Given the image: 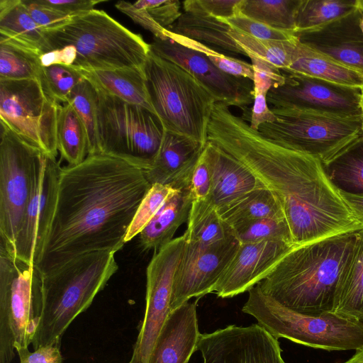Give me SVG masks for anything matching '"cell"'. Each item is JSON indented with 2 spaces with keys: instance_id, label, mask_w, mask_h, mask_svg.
<instances>
[{
  "instance_id": "obj_1",
  "label": "cell",
  "mask_w": 363,
  "mask_h": 363,
  "mask_svg": "<svg viewBox=\"0 0 363 363\" xmlns=\"http://www.w3.org/2000/svg\"><path fill=\"white\" fill-rule=\"evenodd\" d=\"M151 186L143 169L101 153L62 168L37 268L45 274L87 253L120 250Z\"/></svg>"
},
{
  "instance_id": "obj_2",
  "label": "cell",
  "mask_w": 363,
  "mask_h": 363,
  "mask_svg": "<svg viewBox=\"0 0 363 363\" xmlns=\"http://www.w3.org/2000/svg\"><path fill=\"white\" fill-rule=\"evenodd\" d=\"M358 232L296 246L257 286L294 311L313 315L333 312L339 281Z\"/></svg>"
},
{
  "instance_id": "obj_3",
  "label": "cell",
  "mask_w": 363,
  "mask_h": 363,
  "mask_svg": "<svg viewBox=\"0 0 363 363\" xmlns=\"http://www.w3.org/2000/svg\"><path fill=\"white\" fill-rule=\"evenodd\" d=\"M114 254L87 253L43 274L41 315L32 342L33 350L60 347L70 324L91 306L118 270Z\"/></svg>"
},
{
  "instance_id": "obj_4",
  "label": "cell",
  "mask_w": 363,
  "mask_h": 363,
  "mask_svg": "<svg viewBox=\"0 0 363 363\" xmlns=\"http://www.w3.org/2000/svg\"><path fill=\"white\" fill-rule=\"evenodd\" d=\"M45 35L51 51L73 46L77 57L72 65L81 69L144 71L151 50L140 35L95 9Z\"/></svg>"
},
{
  "instance_id": "obj_5",
  "label": "cell",
  "mask_w": 363,
  "mask_h": 363,
  "mask_svg": "<svg viewBox=\"0 0 363 363\" xmlns=\"http://www.w3.org/2000/svg\"><path fill=\"white\" fill-rule=\"evenodd\" d=\"M144 73L151 104L164 130L206 145L216 103L212 94L181 66L152 50Z\"/></svg>"
},
{
  "instance_id": "obj_6",
  "label": "cell",
  "mask_w": 363,
  "mask_h": 363,
  "mask_svg": "<svg viewBox=\"0 0 363 363\" xmlns=\"http://www.w3.org/2000/svg\"><path fill=\"white\" fill-rule=\"evenodd\" d=\"M242 311L277 340L286 338L328 351L357 350L363 346V322L333 312L306 315L294 311L265 295L256 285Z\"/></svg>"
},
{
  "instance_id": "obj_7",
  "label": "cell",
  "mask_w": 363,
  "mask_h": 363,
  "mask_svg": "<svg viewBox=\"0 0 363 363\" xmlns=\"http://www.w3.org/2000/svg\"><path fill=\"white\" fill-rule=\"evenodd\" d=\"M96 90L99 153L123 160L144 171L150 169L165 131L157 116L142 106Z\"/></svg>"
},
{
  "instance_id": "obj_8",
  "label": "cell",
  "mask_w": 363,
  "mask_h": 363,
  "mask_svg": "<svg viewBox=\"0 0 363 363\" xmlns=\"http://www.w3.org/2000/svg\"><path fill=\"white\" fill-rule=\"evenodd\" d=\"M43 274L0 244V363H11L16 346L28 347L42 308Z\"/></svg>"
},
{
  "instance_id": "obj_9",
  "label": "cell",
  "mask_w": 363,
  "mask_h": 363,
  "mask_svg": "<svg viewBox=\"0 0 363 363\" xmlns=\"http://www.w3.org/2000/svg\"><path fill=\"white\" fill-rule=\"evenodd\" d=\"M273 123L258 131L278 144L321 162L330 158L361 135L362 117H347L299 108H272Z\"/></svg>"
},
{
  "instance_id": "obj_10",
  "label": "cell",
  "mask_w": 363,
  "mask_h": 363,
  "mask_svg": "<svg viewBox=\"0 0 363 363\" xmlns=\"http://www.w3.org/2000/svg\"><path fill=\"white\" fill-rule=\"evenodd\" d=\"M43 154L1 121L0 243L7 249L19 230Z\"/></svg>"
},
{
  "instance_id": "obj_11",
  "label": "cell",
  "mask_w": 363,
  "mask_h": 363,
  "mask_svg": "<svg viewBox=\"0 0 363 363\" xmlns=\"http://www.w3.org/2000/svg\"><path fill=\"white\" fill-rule=\"evenodd\" d=\"M56 102L38 79L0 80V121L46 155L56 158Z\"/></svg>"
},
{
  "instance_id": "obj_12",
  "label": "cell",
  "mask_w": 363,
  "mask_h": 363,
  "mask_svg": "<svg viewBox=\"0 0 363 363\" xmlns=\"http://www.w3.org/2000/svg\"><path fill=\"white\" fill-rule=\"evenodd\" d=\"M184 235L174 238L154 253L146 271V305L143 320L128 363H148L168 318L174 274L185 247Z\"/></svg>"
},
{
  "instance_id": "obj_13",
  "label": "cell",
  "mask_w": 363,
  "mask_h": 363,
  "mask_svg": "<svg viewBox=\"0 0 363 363\" xmlns=\"http://www.w3.org/2000/svg\"><path fill=\"white\" fill-rule=\"evenodd\" d=\"M61 169L56 158L42 155L13 245L7 249L2 244L16 257L28 264L36 265L43 251L55 209Z\"/></svg>"
},
{
  "instance_id": "obj_14",
  "label": "cell",
  "mask_w": 363,
  "mask_h": 363,
  "mask_svg": "<svg viewBox=\"0 0 363 363\" xmlns=\"http://www.w3.org/2000/svg\"><path fill=\"white\" fill-rule=\"evenodd\" d=\"M282 73L284 83L272 88L267 95L272 108H299L362 117L361 88L345 86L296 73Z\"/></svg>"
},
{
  "instance_id": "obj_15",
  "label": "cell",
  "mask_w": 363,
  "mask_h": 363,
  "mask_svg": "<svg viewBox=\"0 0 363 363\" xmlns=\"http://www.w3.org/2000/svg\"><path fill=\"white\" fill-rule=\"evenodd\" d=\"M240 245L236 236L211 245L186 242L174 277L171 312L193 297L213 292Z\"/></svg>"
},
{
  "instance_id": "obj_16",
  "label": "cell",
  "mask_w": 363,
  "mask_h": 363,
  "mask_svg": "<svg viewBox=\"0 0 363 363\" xmlns=\"http://www.w3.org/2000/svg\"><path fill=\"white\" fill-rule=\"evenodd\" d=\"M197 351L203 363H286L278 340L259 324L201 334Z\"/></svg>"
},
{
  "instance_id": "obj_17",
  "label": "cell",
  "mask_w": 363,
  "mask_h": 363,
  "mask_svg": "<svg viewBox=\"0 0 363 363\" xmlns=\"http://www.w3.org/2000/svg\"><path fill=\"white\" fill-rule=\"evenodd\" d=\"M152 52L181 66L198 79L214 96L216 102L237 106L243 111L254 101L253 82L246 78L228 75L216 67L201 52L167 38H154Z\"/></svg>"
},
{
  "instance_id": "obj_18",
  "label": "cell",
  "mask_w": 363,
  "mask_h": 363,
  "mask_svg": "<svg viewBox=\"0 0 363 363\" xmlns=\"http://www.w3.org/2000/svg\"><path fill=\"white\" fill-rule=\"evenodd\" d=\"M296 246L294 243L276 240L240 243L213 292L218 297L230 298L248 291L264 279Z\"/></svg>"
},
{
  "instance_id": "obj_19",
  "label": "cell",
  "mask_w": 363,
  "mask_h": 363,
  "mask_svg": "<svg viewBox=\"0 0 363 363\" xmlns=\"http://www.w3.org/2000/svg\"><path fill=\"white\" fill-rule=\"evenodd\" d=\"M361 11L351 13L320 28L294 33L309 49L363 74V33Z\"/></svg>"
},
{
  "instance_id": "obj_20",
  "label": "cell",
  "mask_w": 363,
  "mask_h": 363,
  "mask_svg": "<svg viewBox=\"0 0 363 363\" xmlns=\"http://www.w3.org/2000/svg\"><path fill=\"white\" fill-rule=\"evenodd\" d=\"M201 335L196 305L188 301L169 313L148 363H188Z\"/></svg>"
},
{
  "instance_id": "obj_21",
  "label": "cell",
  "mask_w": 363,
  "mask_h": 363,
  "mask_svg": "<svg viewBox=\"0 0 363 363\" xmlns=\"http://www.w3.org/2000/svg\"><path fill=\"white\" fill-rule=\"evenodd\" d=\"M203 152L211 175V197L217 210L264 186L246 166L213 143L207 142Z\"/></svg>"
},
{
  "instance_id": "obj_22",
  "label": "cell",
  "mask_w": 363,
  "mask_h": 363,
  "mask_svg": "<svg viewBox=\"0 0 363 363\" xmlns=\"http://www.w3.org/2000/svg\"><path fill=\"white\" fill-rule=\"evenodd\" d=\"M205 145L189 138L164 131L159 152L150 169L145 170L151 185L172 186L189 182L191 174Z\"/></svg>"
},
{
  "instance_id": "obj_23",
  "label": "cell",
  "mask_w": 363,
  "mask_h": 363,
  "mask_svg": "<svg viewBox=\"0 0 363 363\" xmlns=\"http://www.w3.org/2000/svg\"><path fill=\"white\" fill-rule=\"evenodd\" d=\"M193 201L189 183L177 187L139 234L142 249L155 253L170 242L179 227L188 221Z\"/></svg>"
},
{
  "instance_id": "obj_24",
  "label": "cell",
  "mask_w": 363,
  "mask_h": 363,
  "mask_svg": "<svg viewBox=\"0 0 363 363\" xmlns=\"http://www.w3.org/2000/svg\"><path fill=\"white\" fill-rule=\"evenodd\" d=\"M0 43H9L40 55L50 52L45 32L28 13L22 0L0 1Z\"/></svg>"
},
{
  "instance_id": "obj_25",
  "label": "cell",
  "mask_w": 363,
  "mask_h": 363,
  "mask_svg": "<svg viewBox=\"0 0 363 363\" xmlns=\"http://www.w3.org/2000/svg\"><path fill=\"white\" fill-rule=\"evenodd\" d=\"M75 68L96 89L127 102L142 106L155 113L147 90L144 71L130 68L113 69Z\"/></svg>"
},
{
  "instance_id": "obj_26",
  "label": "cell",
  "mask_w": 363,
  "mask_h": 363,
  "mask_svg": "<svg viewBox=\"0 0 363 363\" xmlns=\"http://www.w3.org/2000/svg\"><path fill=\"white\" fill-rule=\"evenodd\" d=\"M281 71L315 77L345 86L363 88L362 73L309 49L298 40L289 67Z\"/></svg>"
},
{
  "instance_id": "obj_27",
  "label": "cell",
  "mask_w": 363,
  "mask_h": 363,
  "mask_svg": "<svg viewBox=\"0 0 363 363\" xmlns=\"http://www.w3.org/2000/svg\"><path fill=\"white\" fill-rule=\"evenodd\" d=\"M230 26L218 18L184 12L167 29L223 52L247 56L242 48L230 36Z\"/></svg>"
},
{
  "instance_id": "obj_28",
  "label": "cell",
  "mask_w": 363,
  "mask_h": 363,
  "mask_svg": "<svg viewBox=\"0 0 363 363\" xmlns=\"http://www.w3.org/2000/svg\"><path fill=\"white\" fill-rule=\"evenodd\" d=\"M333 313L363 322V229L340 277Z\"/></svg>"
},
{
  "instance_id": "obj_29",
  "label": "cell",
  "mask_w": 363,
  "mask_h": 363,
  "mask_svg": "<svg viewBox=\"0 0 363 363\" xmlns=\"http://www.w3.org/2000/svg\"><path fill=\"white\" fill-rule=\"evenodd\" d=\"M218 211L235 234L262 218H285L278 200L265 186L251 191Z\"/></svg>"
},
{
  "instance_id": "obj_30",
  "label": "cell",
  "mask_w": 363,
  "mask_h": 363,
  "mask_svg": "<svg viewBox=\"0 0 363 363\" xmlns=\"http://www.w3.org/2000/svg\"><path fill=\"white\" fill-rule=\"evenodd\" d=\"M322 164L339 191L363 195V133Z\"/></svg>"
},
{
  "instance_id": "obj_31",
  "label": "cell",
  "mask_w": 363,
  "mask_h": 363,
  "mask_svg": "<svg viewBox=\"0 0 363 363\" xmlns=\"http://www.w3.org/2000/svg\"><path fill=\"white\" fill-rule=\"evenodd\" d=\"M184 235L187 242L211 245L236 234L221 218L211 197L207 200L193 201Z\"/></svg>"
},
{
  "instance_id": "obj_32",
  "label": "cell",
  "mask_w": 363,
  "mask_h": 363,
  "mask_svg": "<svg viewBox=\"0 0 363 363\" xmlns=\"http://www.w3.org/2000/svg\"><path fill=\"white\" fill-rule=\"evenodd\" d=\"M57 145L61 157L76 165L89 155V139L86 128L68 102L59 106L57 121Z\"/></svg>"
},
{
  "instance_id": "obj_33",
  "label": "cell",
  "mask_w": 363,
  "mask_h": 363,
  "mask_svg": "<svg viewBox=\"0 0 363 363\" xmlns=\"http://www.w3.org/2000/svg\"><path fill=\"white\" fill-rule=\"evenodd\" d=\"M301 0H241L239 13L272 28L294 33Z\"/></svg>"
},
{
  "instance_id": "obj_34",
  "label": "cell",
  "mask_w": 363,
  "mask_h": 363,
  "mask_svg": "<svg viewBox=\"0 0 363 363\" xmlns=\"http://www.w3.org/2000/svg\"><path fill=\"white\" fill-rule=\"evenodd\" d=\"M357 0H301L296 32L313 30L353 11Z\"/></svg>"
},
{
  "instance_id": "obj_35",
  "label": "cell",
  "mask_w": 363,
  "mask_h": 363,
  "mask_svg": "<svg viewBox=\"0 0 363 363\" xmlns=\"http://www.w3.org/2000/svg\"><path fill=\"white\" fill-rule=\"evenodd\" d=\"M230 36L245 51L247 57H258L279 68L287 69L297 44V38L292 40H266L248 35L231 27Z\"/></svg>"
},
{
  "instance_id": "obj_36",
  "label": "cell",
  "mask_w": 363,
  "mask_h": 363,
  "mask_svg": "<svg viewBox=\"0 0 363 363\" xmlns=\"http://www.w3.org/2000/svg\"><path fill=\"white\" fill-rule=\"evenodd\" d=\"M41 55L9 43H0V80H40Z\"/></svg>"
},
{
  "instance_id": "obj_37",
  "label": "cell",
  "mask_w": 363,
  "mask_h": 363,
  "mask_svg": "<svg viewBox=\"0 0 363 363\" xmlns=\"http://www.w3.org/2000/svg\"><path fill=\"white\" fill-rule=\"evenodd\" d=\"M67 102L72 105L86 128L89 139V155L98 154L97 93L95 87L84 78L72 89Z\"/></svg>"
},
{
  "instance_id": "obj_38",
  "label": "cell",
  "mask_w": 363,
  "mask_h": 363,
  "mask_svg": "<svg viewBox=\"0 0 363 363\" xmlns=\"http://www.w3.org/2000/svg\"><path fill=\"white\" fill-rule=\"evenodd\" d=\"M164 34L167 38L182 45L201 52L223 72L236 77L246 78L253 82L254 68L251 63L223 54L211 46L172 33L167 28L164 29Z\"/></svg>"
},
{
  "instance_id": "obj_39",
  "label": "cell",
  "mask_w": 363,
  "mask_h": 363,
  "mask_svg": "<svg viewBox=\"0 0 363 363\" xmlns=\"http://www.w3.org/2000/svg\"><path fill=\"white\" fill-rule=\"evenodd\" d=\"M84 79L73 65L42 66L40 81L45 91L56 102L67 103L72 89Z\"/></svg>"
},
{
  "instance_id": "obj_40",
  "label": "cell",
  "mask_w": 363,
  "mask_h": 363,
  "mask_svg": "<svg viewBox=\"0 0 363 363\" xmlns=\"http://www.w3.org/2000/svg\"><path fill=\"white\" fill-rule=\"evenodd\" d=\"M175 190L176 188L171 185H152L134 216L125 237V243L140 233Z\"/></svg>"
},
{
  "instance_id": "obj_41",
  "label": "cell",
  "mask_w": 363,
  "mask_h": 363,
  "mask_svg": "<svg viewBox=\"0 0 363 363\" xmlns=\"http://www.w3.org/2000/svg\"><path fill=\"white\" fill-rule=\"evenodd\" d=\"M236 236L240 243L264 240L294 243L290 228L285 218L260 219L238 233Z\"/></svg>"
},
{
  "instance_id": "obj_42",
  "label": "cell",
  "mask_w": 363,
  "mask_h": 363,
  "mask_svg": "<svg viewBox=\"0 0 363 363\" xmlns=\"http://www.w3.org/2000/svg\"><path fill=\"white\" fill-rule=\"evenodd\" d=\"M220 20L231 27L257 39L266 40H292L296 39L294 33L276 30L240 13L233 17Z\"/></svg>"
},
{
  "instance_id": "obj_43",
  "label": "cell",
  "mask_w": 363,
  "mask_h": 363,
  "mask_svg": "<svg viewBox=\"0 0 363 363\" xmlns=\"http://www.w3.org/2000/svg\"><path fill=\"white\" fill-rule=\"evenodd\" d=\"M248 57L254 68L253 94L267 95L272 88L284 83L285 76L279 68L258 57L250 55Z\"/></svg>"
},
{
  "instance_id": "obj_44",
  "label": "cell",
  "mask_w": 363,
  "mask_h": 363,
  "mask_svg": "<svg viewBox=\"0 0 363 363\" xmlns=\"http://www.w3.org/2000/svg\"><path fill=\"white\" fill-rule=\"evenodd\" d=\"M241 0H187L182 2L184 12L206 15L220 19L233 17L239 13Z\"/></svg>"
},
{
  "instance_id": "obj_45",
  "label": "cell",
  "mask_w": 363,
  "mask_h": 363,
  "mask_svg": "<svg viewBox=\"0 0 363 363\" xmlns=\"http://www.w3.org/2000/svg\"><path fill=\"white\" fill-rule=\"evenodd\" d=\"M28 13L45 32L57 30L70 22L72 18L39 2L38 0H22Z\"/></svg>"
},
{
  "instance_id": "obj_46",
  "label": "cell",
  "mask_w": 363,
  "mask_h": 363,
  "mask_svg": "<svg viewBox=\"0 0 363 363\" xmlns=\"http://www.w3.org/2000/svg\"><path fill=\"white\" fill-rule=\"evenodd\" d=\"M189 189L194 201H203L211 198V175L203 150L191 174Z\"/></svg>"
},
{
  "instance_id": "obj_47",
  "label": "cell",
  "mask_w": 363,
  "mask_h": 363,
  "mask_svg": "<svg viewBox=\"0 0 363 363\" xmlns=\"http://www.w3.org/2000/svg\"><path fill=\"white\" fill-rule=\"evenodd\" d=\"M116 8L121 12L129 16L135 23L150 31L154 38L167 40L164 29L160 26L151 16L146 9H140L134 6L133 4L128 1H119L115 4Z\"/></svg>"
},
{
  "instance_id": "obj_48",
  "label": "cell",
  "mask_w": 363,
  "mask_h": 363,
  "mask_svg": "<svg viewBox=\"0 0 363 363\" xmlns=\"http://www.w3.org/2000/svg\"><path fill=\"white\" fill-rule=\"evenodd\" d=\"M20 363H62L63 357L60 347L57 345L42 346L33 352L28 347L16 346Z\"/></svg>"
},
{
  "instance_id": "obj_49",
  "label": "cell",
  "mask_w": 363,
  "mask_h": 363,
  "mask_svg": "<svg viewBox=\"0 0 363 363\" xmlns=\"http://www.w3.org/2000/svg\"><path fill=\"white\" fill-rule=\"evenodd\" d=\"M42 4L52 8L72 18L85 14L103 0H38Z\"/></svg>"
},
{
  "instance_id": "obj_50",
  "label": "cell",
  "mask_w": 363,
  "mask_h": 363,
  "mask_svg": "<svg viewBox=\"0 0 363 363\" xmlns=\"http://www.w3.org/2000/svg\"><path fill=\"white\" fill-rule=\"evenodd\" d=\"M180 7L181 3L178 0H158L157 5L147 11L160 26L167 28L182 16Z\"/></svg>"
},
{
  "instance_id": "obj_51",
  "label": "cell",
  "mask_w": 363,
  "mask_h": 363,
  "mask_svg": "<svg viewBox=\"0 0 363 363\" xmlns=\"http://www.w3.org/2000/svg\"><path fill=\"white\" fill-rule=\"evenodd\" d=\"M253 106L247 116L250 121L249 125L255 130H258L262 124L273 123L277 121V116L267 106V95L263 94H254Z\"/></svg>"
},
{
  "instance_id": "obj_52",
  "label": "cell",
  "mask_w": 363,
  "mask_h": 363,
  "mask_svg": "<svg viewBox=\"0 0 363 363\" xmlns=\"http://www.w3.org/2000/svg\"><path fill=\"white\" fill-rule=\"evenodd\" d=\"M76 57V49L73 46H66L44 53L40 59L42 66L47 67L55 64L72 65Z\"/></svg>"
},
{
  "instance_id": "obj_53",
  "label": "cell",
  "mask_w": 363,
  "mask_h": 363,
  "mask_svg": "<svg viewBox=\"0 0 363 363\" xmlns=\"http://www.w3.org/2000/svg\"><path fill=\"white\" fill-rule=\"evenodd\" d=\"M339 192L355 218L363 226V195Z\"/></svg>"
},
{
  "instance_id": "obj_54",
  "label": "cell",
  "mask_w": 363,
  "mask_h": 363,
  "mask_svg": "<svg viewBox=\"0 0 363 363\" xmlns=\"http://www.w3.org/2000/svg\"><path fill=\"white\" fill-rule=\"evenodd\" d=\"M342 363H363V346L355 350L354 354L348 360Z\"/></svg>"
},
{
  "instance_id": "obj_55",
  "label": "cell",
  "mask_w": 363,
  "mask_h": 363,
  "mask_svg": "<svg viewBox=\"0 0 363 363\" xmlns=\"http://www.w3.org/2000/svg\"><path fill=\"white\" fill-rule=\"evenodd\" d=\"M357 6L359 7V9L361 11V16H360V19H359V26L363 33V8L359 6L358 0H357Z\"/></svg>"
},
{
  "instance_id": "obj_56",
  "label": "cell",
  "mask_w": 363,
  "mask_h": 363,
  "mask_svg": "<svg viewBox=\"0 0 363 363\" xmlns=\"http://www.w3.org/2000/svg\"><path fill=\"white\" fill-rule=\"evenodd\" d=\"M360 108H361V112H362V131H363V88L362 89L361 96H360Z\"/></svg>"
}]
</instances>
